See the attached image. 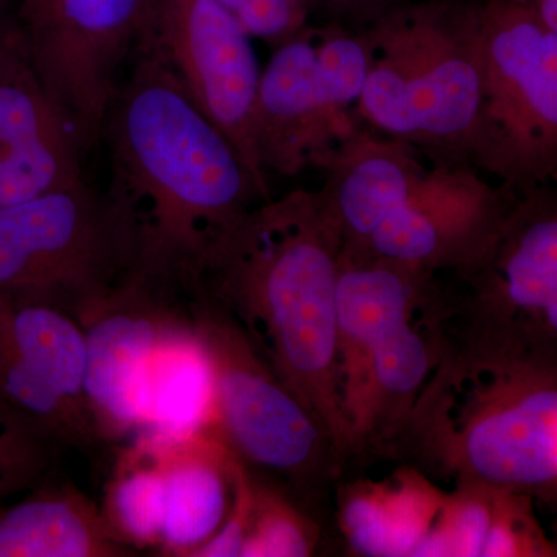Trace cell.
I'll use <instances>...</instances> for the list:
<instances>
[{
	"label": "cell",
	"mask_w": 557,
	"mask_h": 557,
	"mask_svg": "<svg viewBox=\"0 0 557 557\" xmlns=\"http://www.w3.org/2000/svg\"><path fill=\"white\" fill-rule=\"evenodd\" d=\"M110 177L102 194L129 273L189 295L208 256L271 194L194 106L143 36L102 126Z\"/></svg>",
	"instance_id": "6da1fadb"
},
{
	"label": "cell",
	"mask_w": 557,
	"mask_h": 557,
	"mask_svg": "<svg viewBox=\"0 0 557 557\" xmlns=\"http://www.w3.org/2000/svg\"><path fill=\"white\" fill-rule=\"evenodd\" d=\"M341 256L343 242L321 193L293 190L242 219L212 249L193 292L239 325L271 372L327 429L347 468L336 361Z\"/></svg>",
	"instance_id": "7a4b0ae2"
},
{
	"label": "cell",
	"mask_w": 557,
	"mask_h": 557,
	"mask_svg": "<svg viewBox=\"0 0 557 557\" xmlns=\"http://www.w3.org/2000/svg\"><path fill=\"white\" fill-rule=\"evenodd\" d=\"M379 457L432 482L512 487L555 507L557 358L442 347Z\"/></svg>",
	"instance_id": "3957f363"
},
{
	"label": "cell",
	"mask_w": 557,
	"mask_h": 557,
	"mask_svg": "<svg viewBox=\"0 0 557 557\" xmlns=\"http://www.w3.org/2000/svg\"><path fill=\"white\" fill-rule=\"evenodd\" d=\"M319 189L343 255L428 273L467 259L516 194L482 172L361 126L324 166Z\"/></svg>",
	"instance_id": "277c9868"
},
{
	"label": "cell",
	"mask_w": 557,
	"mask_h": 557,
	"mask_svg": "<svg viewBox=\"0 0 557 557\" xmlns=\"http://www.w3.org/2000/svg\"><path fill=\"white\" fill-rule=\"evenodd\" d=\"M361 30L369 64L359 121L435 159L471 166L482 75L475 0H405Z\"/></svg>",
	"instance_id": "5b68a950"
},
{
	"label": "cell",
	"mask_w": 557,
	"mask_h": 557,
	"mask_svg": "<svg viewBox=\"0 0 557 557\" xmlns=\"http://www.w3.org/2000/svg\"><path fill=\"white\" fill-rule=\"evenodd\" d=\"M426 313L442 347L557 358V197L516 194L467 259L432 273Z\"/></svg>",
	"instance_id": "8992f818"
},
{
	"label": "cell",
	"mask_w": 557,
	"mask_h": 557,
	"mask_svg": "<svg viewBox=\"0 0 557 557\" xmlns=\"http://www.w3.org/2000/svg\"><path fill=\"white\" fill-rule=\"evenodd\" d=\"M188 306L214 373L223 442L249 474L317 516L346 469L327 429L271 372L225 311L197 292Z\"/></svg>",
	"instance_id": "52a82bcc"
},
{
	"label": "cell",
	"mask_w": 557,
	"mask_h": 557,
	"mask_svg": "<svg viewBox=\"0 0 557 557\" xmlns=\"http://www.w3.org/2000/svg\"><path fill=\"white\" fill-rule=\"evenodd\" d=\"M482 75L469 163L520 194L557 174V32L508 0H475Z\"/></svg>",
	"instance_id": "ba28073f"
},
{
	"label": "cell",
	"mask_w": 557,
	"mask_h": 557,
	"mask_svg": "<svg viewBox=\"0 0 557 557\" xmlns=\"http://www.w3.org/2000/svg\"><path fill=\"white\" fill-rule=\"evenodd\" d=\"M273 50L252 110L260 170L287 178L324 170L364 126L357 113L369 64L364 33L307 25Z\"/></svg>",
	"instance_id": "9c48e42d"
},
{
	"label": "cell",
	"mask_w": 557,
	"mask_h": 557,
	"mask_svg": "<svg viewBox=\"0 0 557 557\" xmlns=\"http://www.w3.org/2000/svg\"><path fill=\"white\" fill-rule=\"evenodd\" d=\"M127 273L119 226L86 180L0 208V293L79 321Z\"/></svg>",
	"instance_id": "30bf717a"
},
{
	"label": "cell",
	"mask_w": 557,
	"mask_h": 557,
	"mask_svg": "<svg viewBox=\"0 0 557 557\" xmlns=\"http://www.w3.org/2000/svg\"><path fill=\"white\" fill-rule=\"evenodd\" d=\"M153 7L156 0H49L38 20L22 27L40 83L86 150L101 138Z\"/></svg>",
	"instance_id": "8fae6325"
},
{
	"label": "cell",
	"mask_w": 557,
	"mask_h": 557,
	"mask_svg": "<svg viewBox=\"0 0 557 557\" xmlns=\"http://www.w3.org/2000/svg\"><path fill=\"white\" fill-rule=\"evenodd\" d=\"M145 38L270 194L252 143L260 67L251 36L215 0H156Z\"/></svg>",
	"instance_id": "7c38bea8"
},
{
	"label": "cell",
	"mask_w": 557,
	"mask_h": 557,
	"mask_svg": "<svg viewBox=\"0 0 557 557\" xmlns=\"http://www.w3.org/2000/svg\"><path fill=\"white\" fill-rule=\"evenodd\" d=\"M188 296L126 274L78 324L86 339L84 397L97 443L137 435L139 387L157 339Z\"/></svg>",
	"instance_id": "4fadbf2b"
},
{
	"label": "cell",
	"mask_w": 557,
	"mask_h": 557,
	"mask_svg": "<svg viewBox=\"0 0 557 557\" xmlns=\"http://www.w3.org/2000/svg\"><path fill=\"white\" fill-rule=\"evenodd\" d=\"M84 152L40 83L20 27L0 54V208L76 185Z\"/></svg>",
	"instance_id": "5bb4252c"
},
{
	"label": "cell",
	"mask_w": 557,
	"mask_h": 557,
	"mask_svg": "<svg viewBox=\"0 0 557 557\" xmlns=\"http://www.w3.org/2000/svg\"><path fill=\"white\" fill-rule=\"evenodd\" d=\"M431 274L386 260L341 256L336 361L346 423L364 383L370 357L392 330L420 309Z\"/></svg>",
	"instance_id": "9a60e30c"
},
{
	"label": "cell",
	"mask_w": 557,
	"mask_h": 557,
	"mask_svg": "<svg viewBox=\"0 0 557 557\" xmlns=\"http://www.w3.org/2000/svg\"><path fill=\"white\" fill-rule=\"evenodd\" d=\"M157 443L163 468V522L157 552L190 557L228 518L237 458L218 426Z\"/></svg>",
	"instance_id": "2e32d148"
},
{
	"label": "cell",
	"mask_w": 557,
	"mask_h": 557,
	"mask_svg": "<svg viewBox=\"0 0 557 557\" xmlns=\"http://www.w3.org/2000/svg\"><path fill=\"white\" fill-rule=\"evenodd\" d=\"M137 435L174 442L218 426L214 373L189 306L163 329L139 387Z\"/></svg>",
	"instance_id": "e0dca14e"
},
{
	"label": "cell",
	"mask_w": 557,
	"mask_h": 557,
	"mask_svg": "<svg viewBox=\"0 0 557 557\" xmlns=\"http://www.w3.org/2000/svg\"><path fill=\"white\" fill-rule=\"evenodd\" d=\"M445 496L406 465L380 482L355 480L338 487L341 533L357 556L418 557Z\"/></svg>",
	"instance_id": "ac0fdd59"
},
{
	"label": "cell",
	"mask_w": 557,
	"mask_h": 557,
	"mask_svg": "<svg viewBox=\"0 0 557 557\" xmlns=\"http://www.w3.org/2000/svg\"><path fill=\"white\" fill-rule=\"evenodd\" d=\"M126 556L100 505L72 483L44 479L16 504L0 500V557Z\"/></svg>",
	"instance_id": "d6986e66"
},
{
	"label": "cell",
	"mask_w": 557,
	"mask_h": 557,
	"mask_svg": "<svg viewBox=\"0 0 557 557\" xmlns=\"http://www.w3.org/2000/svg\"><path fill=\"white\" fill-rule=\"evenodd\" d=\"M116 460L106 487L102 516L131 549L159 547L163 522V468L156 440L135 435Z\"/></svg>",
	"instance_id": "ffe728a7"
},
{
	"label": "cell",
	"mask_w": 557,
	"mask_h": 557,
	"mask_svg": "<svg viewBox=\"0 0 557 557\" xmlns=\"http://www.w3.org/2000/svg\"><path fill=\"white\" fill-rule=\"evenodd\" d=\"M0 403L60 448L97 445L89 420L62 399L0 330Z\"/></svg>",
	"instance_id": "44dd1931"
},
{
	"label": "cell",
	"mask_w": 557,
	"mask_h": 557,
	"mask_svg": "<svg viewBox=\"0 0 557 557\" xmlns=\"http://www.w3.org/2000/svg\"><path fill=\"white\" fill-rule=\"evenodd\" d=\"M251 516L240 557L313 556L321 539L317 518L265 480L251 475Z\"/></svg>",
	"instance_id": "7402d4cb"
},
{
	"label": "cell",
	"mask_w": 557,
	"mask_h": 557,
	"mask_svg": "<svg viewBox=\"0 0 557 557\" xmlns=\"http://www.w3.org/2000/svg\"><path fill=\"white\" fill-rule=\"evenodd\" d=\"M497 487L485 483H460L446 493L435 525L421 545L418 557H482L493 522Z\"/></svg>",
	"instance_id": "603a6c76"
},
{
	"label": "cell",
	"mask_w": 557,
	"mask_h": 557,
	"mask_svg": "<svg viewBox=\"0 0 557 557\" xmlns=\"http://www.w3.org/2000/svg\"><path fill=\"white\" fill-rule=\"evenodd\" d=\"M60 449L0 403V500L42 482Z\"/></svg>",
	"instance_id": "cb8c5ba5"
},
{
	"label": "cell",
	"mask_w": 557,
	"mask_h": 557,
	"mask_svg": "<svg viewBox=\"0 0 557 557\" xmlns=\"http://www.w3.org/2000/svg\"><path fill=\"white\" fill-rule=\"evenodd\" d=\"M534 497L512 487H497L493 522L482 557H555V544L542 530Z\"/></svg>",
	"instance_id": "d4e9b609"
},
{
	"label": "cell",
	"mask_w": 557,
	"mask_h": 557,
	"mask_svg": "<svg viewBox=\"0 0 557 557\" xmlns=\"http://www.w3.org/2000/svg\"><path fill=\"white\" fill-rule=\"evenodd\" d=\"M251 38L271 47L293 38L309 25L306 0H215Z\"/></svg>",
	"instance_id": "484cf974"
},
{
	"label": "cell",
	"mask_w": 557,
	"mask_h": 557,
	"mask_svg": "<svg viewBox=\"0 0 557 557\" xmlns=\"http://www.w3.org/2000/svg\"><path fill=\"white\" fill-rule=\"evenodd\" d=\"M251 475L237 460L234 472V497L228 518L218 533L200 545L190 557H240L251 516Z\"/></svg>",
	"instance_id": "4316f807"
},
{
	"label": "cell",
	"mask_w": 557,
	"mask_h": 557,
	"mask_svg": "<svg viewBox=\"0 0 557 557\" xmlns=\"http://www.w3.org/2000/svg\"><path fill=\"white\" fill-rule=\"evenodd\" d=\"M306 2L309 3L310 10L313 7H321L330 13L338 14L364 27L383 11L405 0H306Z\"/></svg>",
	"instance_id": "83f0119b"
},
{
	"label": "cell",
	"mask_w": 557,
	"mask_h": 557,
	"mask_svg": "<svg viewBox=\"0 0 557 557\" xmlns=\"http://www.w3.org/2000/svg\"><path fill=\"white\" fill-rule=\"evenodd\" d=\"M508 2L530 11L545 27L557 32V0H508Z\"/></svg>",
	"instance_id": "f1b7e54d"
},
{
	"label": "cell",
	"mask_w": 557,
	"mask_h": 557,
	"mask_svg": "<svg viewBox=\"0 0 557 557\" xmlns=\"http://www.w3.org/2000/svg\"><path fill=\"white\" fill-rule=\"evenodd\" d=\"M49 0H20L22 27H27L33 21L38 20L39 14L46 9Z\"/></svg>",
	"instance_id": "f546056e"
},
{
	"label": "cell",
	"mask_w": 557,
	"mask_h": 557,
	"mask_svg": "<svg viewBox=\"0 0 557 557\" xmlns=\"http://www.w3.org/2000/svg\"><path fill=\"white\" fill-rule=\"evenodd\" d=\"M20 30L17 25L11 24L9 16H7L5 3H0V54L3 53L5 47L9 46L14 33Z\"/></svg>",
	"instance_id": "4dcf8cb0"
},
{
	"label": "cell",
	"mask_w": 557,
	"mask_h": 557,
	"mask_svg": "<svg viewBox=\"0 0 557 557\" xmlns=\"http://www.w3.org/2000/svg\"><path fill=\"white\" fill-rule=\"evenodd\" d=\"M0 3H3V0H0Z\"/></svg>",
	"instance_id": "1f68e13d"
}]
</instances>
